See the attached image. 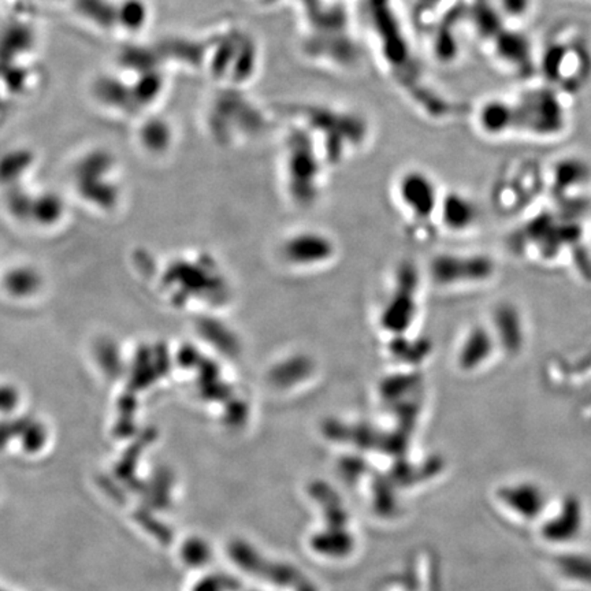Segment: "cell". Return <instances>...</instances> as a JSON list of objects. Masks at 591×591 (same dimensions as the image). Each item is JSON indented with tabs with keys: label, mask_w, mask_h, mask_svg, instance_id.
Returning <instances> with one entry per match:
<instances>
[{
	"label": "cell",
	"mask_w": 591,
	"mask_h": 591,
	"mask_svg": "<svg viewBox=\"0 0 591 591\" xmlns=\"http://www.w3.org/2000/svg\"><path fill=\"white\" fill-rule=\"evenodd\" d=\"M520 110L526 121L523 126L540 139L557 136L567 125L566 109L552 90H536L525 96Z\"/></svg>",
	"instance_id": "obj_1"
},
{
	"label": "cell",
	"mask_w": 591,
	"mask_h": 591,
	"mask_svg": "<svg viewBox=\"0 0 591 591\" xmlns=\"http://www.w3.org/2000/svg\"><path fill=\"white\" fill-rule=\"evenodd\" d=\"M585 519L582 500L569 494L562 500L556 514L543 522L541 536L552 545H569L579 538L585 527Z\"/></svg>",
	"instance_id": "obj_2"
},
{
	"label": "cell",
	"mask_w": 591,
	"mask_h": 591,
	"mask_svg": "<svg viewBox=\"0 0 591 591\" xmlns=\"http://www.w3.org/2000/svg\"><path fill=\"white\" fill-rule=\"evenodd\" d=\"M431 273L439 283L475 282L491 277L493 265L483 256L442 255L434 260Z\"/></svg>",
	"instance_id": "obj_3"
},
{
	"label": "cell",
	"mask_w": 591,
	"mask_h": 591,
	"mask_svg": "<svg viewBox=\"0 0 591 591\" xmlns=\"http://www.w3.org/2000/svg\"><path fill=\"white\" fill-rule=\"evenodd\" d=\"M282 254L291 265H311L329 260L335 254V247L322 234L300 233L283 244Z\"/></svg>",
	"instance_id": "obj_4"
},
{
	"label": "cell",
	"mask_w": 591,
	"mask_h": 591,
	"mask_svg": "<svg viewBox=\"0 0 591 591\" xmlns=\"http://www.w3.org/2000/svg\"><path fill=\"white\" fill-rule=\"evenodd\" d=\"M502 499L517 517L526 520H535L546 508V494L538 483L522 482L508 486L502 491Z\"/></svg>",
	"instance_id": "obj_5"
},
{
	"label": "cell",
	"mask_w": 591,
	"mask_h": 591,
	"mask_svg": "<svg viewBox=\"0 0 591 591\" xmlns=\"http://www.w3.org/2000/svg\"><path fill=\"white\" fill-rule=\"evenodd\" d=\"M497 340L491 327L475 326L468 332L460 346L457 361L465 371H473L491 361Z\"/></svg>",
	"instance_id": "obj_6"
},
{
	"label": "cell",
	"mask_w": 591,
	"mask_h": 591,
	"mask_svg": "<svg viewBox=\"0 0 591 591\" xmlns=\"http://www.w3.org/2000/svg\"><path fill=\"white\" fill-rule=\"evenodd\" d=\"M497 343H501L507 352L515 353L523 348L525 343V325L522 315L517 309L510 306H501L496 311L494 326H491Z\"/></svg>",
	"instance_id": "obj_7"
},
{
	"label": "cell",
	"mask_w": 591,
	"mask_h": 591,
	"mask_svg": "<svg viewBox=\"0 0 591 591\" xmlns=\"http://www.w3.org/2000/svg\"><path fill=\"white\" fill-rule=\"evenodd\" d=\"M401 199L419 220H426V218L429 220L436 211H439V200L433 185L419 177L403 182Z\"/></svg>",
	"instance_id": "obj_8"
},
{
	"label": "cell",
	"mask_w": 591,
	"mask_h": 591,
	"mask_svg": "<svg viewBox=\"0 0 591 591\" xmlns=\"http://www.w3.org/2000/svg\"><path fill=\"white\" fill-rule=\"evenodd\" d=\"M441 221L448 229L453 231L467 230L476 222L478 210L471 200L459 195H452L439 205Z\"/></svg>",
	"instance_id": "obj_9"
},
{
	"label": "cell",
	"mask_w": 591,
	"mask_h": 591,
	"mask_svg": "<svg viewBox=\"0 0 591 591\" xmlns=\"http://www.w3.org/2000/svg\"><path fill=\"white\" fill-rule=\"evenodd\" d=\"M408 277L410 274L407 273L405 289H401L393 294L392 300L382 314V326L389 332L404 330V327H408L413 319L415 304H413V291L408 289Z\"/></svg>",
	"instance_id": "obj_10"
},
{
	"label": "cell",
	"mask_w": 591,
	"mask_h": 591,
	"mask_svg": "<svg viewBox=\"0 0 591 591\" xmlns=\"http://www.w3.org/2000/svg\"><path fill=\"white\" fill-rule=\"evenodd\" d=\"M556 567L562 577L582 586H591V556L586 553L559 554Z\"/></svg>",
	"instance_id": "obj_11"
},
{
	"label": "cell",
	"mask_w": 591,
	"mask_h": 591,
	"mask_svg": "<svg viewBox=\"0 0 591 591\" xmlns=\"http://www.w3.org/2000/svg\"><path fill=\"white\" fill-rule=\"evenodd\" d=\"M554 184L560 187H583L590 179V168L582 161L569 158L557 163L553 171Z\"/></svg>",
	"instance_id": "obj_12"
}]
</instances>
